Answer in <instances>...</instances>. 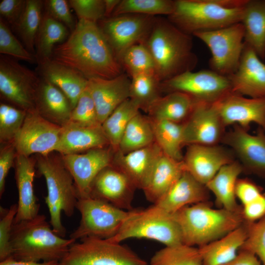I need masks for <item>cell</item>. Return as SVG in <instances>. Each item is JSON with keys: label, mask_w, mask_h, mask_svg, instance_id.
I'll list each match as a JSON object with an SVG mask.
<instances>
[{"label": "cell", "mask_w": 265, "mask_h": 265, "mask_svg": "<svg viewBox=\"0 0 265 265\" xmlns=\"http://www.w3.org/2000/svg\"><path fill=\"white\" fill-rule=\"evenodd\" d=\"M36 165L47 185V194L44 199L50 216V223L54 232L64 238L66 230L62 222L61 213L72 216L78 199L73 178L62 158L40 155Z\"/></svg>", "instance_id": "6"}, {"label": "cell", "mask_w": 265, "mask_h": 265, "mask_svg": "<svg viewBox=\"0 0 265 265\" xmlns=\"http://www.w3.org/2000/svg\"><path fill=\"white\" fill-rule=\"evenodd\" d=\"M78 20L98 23L105 18L104 0H70Z\"/></svg>", "instance_id": "48"}, {"label": "cell", "mask_w": 265, "mask_h": 265, "mask_svg": "<svg viewBox=\"0 0 265 265\" xmlns=\"http://www.w3.org/2000/svg\"><path fill=\"white\" fill-rule=\"evenodd\" d=\"M185 171L183 160H174L162 153L142 189L146 199L153 204H156Z\"/></svg>", "instance_id": "29"}, {"label": "cell", "mask_w": 265, "mask_h": 265, "mask_svg": "<svg viewBox=\"0 0 265 265\" xmlns=\"http://www.w3.org/2000/svg\"><path fill=\"white\" fill-rule=\"evenodd\" d=\"M59 265H149L132 249L109 239L86 237L75 242Z\"/></svg>", "instance_id": "8"}, {"label": "cell", "mask_w": 265, "mask_h": 265, "mask_svg": "<svg viewBox=\"0 0 265 265\" xmlns=\"http://www.w3.org/2000/svg\"><path fill=\"white\" fill-rule=\"evenodd\" d=\"M151 121L155 142L162 153L174 160H183L182 149L185 145L183 123L163 120Z\"/></svg>", "instance_id": "36"}, {"label": "cell", "mask_w": 265, "mask_h": 265, "mask_svg": "<svg viewBox=\"0 0 265 265\" xmlns=\"http://www.w3.org/2000/svg\"><path fill=\"white\" fill-rule=\"evenodd\" d=\"M35 110L46 120L62 127L70 122L73 108L59 88L40 77L36 92Z\"/></svg>", "instance_id": "27"}, {"label": "cell", "mask_w": 265, "mask_h": 265, "mask_svg": "<svg viewBox=\"0 0 265 265\" xmlns=\"http://www.w3.org/2000/svg\"><path fill=\"white\" fill-rule=\"evenodd\" d=\"M161 81L155 73H144L131 77L130 99L135 102L140 109L147 112L160 96Z\"/></svg>", "instance_id": "39"}, {"label": "cell", "mask_w": 265, "mask_h": 265, "mask_svg": "<svg viewBox=\"0 0 265 265\" xmlns=\"http://www.w3.org/2000/svg\"><path fill=\"white\" fill-rule=\"evenodd\" d=\"M27 112L11 104H0V141L13 142L21 129Z\"/></svg>", "instance_id": "43"}, {"label": "cell", "mask_w": 265, "mask_h": 265, "mask_svg": "<svg viewBox=\"0 0 265 265\" xmlns=\"http://www.w3.org/2000/svg\"><path fill=\"white\" fill-rule=\"evenodd\" d=\"M225 127L238 125L248 130L256 123L265 131V97L246 98L231 93L216 103Z\"/></svg>", "instance_id": "20"}, {"label": "cell", "mask_w": 265, "mask_h": 265, "mask_svg": "<svg viewBox=\"0 0 265 265\" xmlns=\"http://www.w3.org/2000/svg\"><path fill=\"white\" fill-rule=\"evenodd\" d=\"M229 78L233 93L253 98L265 97V63L245 42L238 67Z\"/></svg>", "instance_id": "21"}, {"label": "cell", "mask_w": 265, "mask_h": 265, "mask_svg": "<svg viewBox=\"0 0 265 265\" xmlns=\"http://www.w3.org/2000/svg\"><path fill=\"white\" fill-rule=\"evenodd\" d=\"M0 265H59V262L57 261L41 262L25 261L18 260L10 257L0 261Z\"/></svg>", "instance_id": "55"}, {"label": "cell", "mask_w": 265, "mask_h": 265, "mask_svg": "<svg viewBox=\"0 0 265 265\" xmlns=\"http://www.w3.org/2000/svg\"><path fill=\"white\" fill-rule=\"evenodd\" d=\"M173 214L180 228L182 242L192 246L219 239L244 221L242 210L214 209L209 201L185 207Z\"/></svg>", "instance_id": "4"}, {"label": "cell", "mask_w": 265, "mask_h": 265, "mask_svg": "<svg viewBox=\"0 0 265 265\" xmlns=\"http://www.w3.org/2000/svg\"><path fill=\"white\" fill-rule=\"evenodd\" d=\"M196 103L185 93L172 92L160 96L150 107L147 113L153 121L183 123L191 113Z\"/></svg>", "instance_id": "33"}, {"label": "cell", "mask_w": 265, "mask_h": 265, "mask_svg": "<svg viewBox=\"0 0 265 265\" xmlns=\"http://www.w3.org/2000/svg\"><path fill=\"white\" fill-rule=\"evenodd\" d=\"M40 77L59 88L69 100L73 109L87 88L88 80L79 72L52 60L38 64Z\"/></svg>", "instance_id": "28"}, {"label": "cell", "mask_w": 265, "mask_h": 265, "mask_svg": "<svg viewBox=\"0 0 265 265\" xmlns=\"http://www.w3.org/2000/svg\"><path fill=\"white\" fill-rule=\"evenodd\" d=\"M44 3V1L41 0H26L24 12L14 28L24 46L34 55L36 37L43 15Z\"/></svg>", "instance_id": "38"}, {"label": "cell", "mask_w": 265, "mask_h": 265, "mask_svg": "<svg viewBox=\"0 0 265 265\" xmlns=\"http://www.w3.org/2000/svg\"><path fill=\"white\" fill-rule=\"evenodd\" d=\"M209 191L205 185L185 171L167 193L154 205L174 214L190 205L209 201Z\"/></svg>", "instance_id": "26"}, {"label": "cell", "mask_w": 265, "mask_h": 265, "mask_svg": "<svg viewBox=\"0 0 265 265\" xmlns=\"http://www.w3.org/2000/svg\"><path fill=\"white\" fill-rule=\"evenodd\" d=\"M69 1L66 0L44 1L45 12L57 21L63 24L72 32L76 24L69 8Z\"/></svg>", "instance_id": "49"}, {"label": "cell", "mask_w": 265, "mask_h": 265, "mask_svg": "<svg viewBox=\"0 0 265 265\" xmlns=\"http://www.w3.org/2000/svg\"><path fill=\"white\" fill-rule=\"evenodd\" d=\"M244 31V42L262 59L265 58V0H247L240 22Z\"/></svg>", "instance_id": "32"}, {"label": "cell", "mask_w": 265, "mask_h": 265, "mask_svg": "<svg viewBox=\"0 0 265 265\" xmlns=\"http://www.w3.org/2000/svg\"><path fill=\"white\" fill-rule=\"evenodd\" d=\"M17 153L13 142L1 144L0 150V196L5 188L6 178L15 163Z\"/></svg>", "instance_id": "50"}, {"label": "cell", "mask_w": 265, "mask_h": 265, "mask_svg": "<svg viewBox=\"0 0 265 265\" xmlns=\"http://www.w3.org/2000/svg\"><path fill=\"white\" fill-rule=\"evenodd\" d=\"M109 146L101 126L86 127L69 122L62 127L55 151L61 155H67Z\"/></svg>", "instance_id": "25"}, {"label": "cell", "mask_w": 265, "mask_h": 265, "mask_svg": "<svg viewBox=\"0 0 265 265\" xmlns=\"http://www.w3.org/2000/svg\"><path fill=\"white\" fill-rule=\"evenodd\" d=\"M221 265H262L258 257L252 253L239 250L236 256Z\"/></svg>", "instance_id": "54"}, {"label": "cell", "mask_w": 265, "mask_h": 265, "mask_svg": "<svg viewBox=\"0 0 265 265\" xmlns=\"http://www.w3.org/2000/svg\"><path fill=\"white\" fill-rule=\"evenodd\" d=\"M76 241L53 231L44 214L14 223L10 245L12 257L32 262L60 261Z\"/></svg>", "instance_id": "3"}, {"label": "cell", "mask_w": 265, "mask_h": 265, "mask_svg": "<svg viewBox=\"0 0 265 265\" xmlns=\"http://www.w3.org/2000/svg\"><path fill=\"white\" fill-rule=\"evenodd\" d=\"M136 189L129 178L112 164L96 176L92 185L90 196L120 209L131 211Z\"/></svg>", "instance_id": "18"}, {"label": "cell", "mask_w": 265, "mask_h": 265, "mask_svg": "<svg viewBox=\"0 0 265 265\" xmlns=\"http://www.w3.org/2000/svg\"><path fill=\"white\" fill-rule=\"evenodd\" d=\"M185 145H215L221 142L226 127L220 117L216 103L196 102L184 122Z\"/></svg>", "instance_id": "16"}, {"label": "cell", "mask_w": 265, "mask_h": 265, "mask_svg": "<svg viewBox=\"0 0 265 265\" xmlns=\"http://www.w3.org/2000/svg\"><path fill=\"white\" fill-rule=\"evenodd\" d=\"M247 0H176L168 20L189 35L240 23Z\"/></svg>", "instance_id": "5"}, {"label": "cell", "mask_w": 265, "mask_h": 265, "mask_svg": "<svg viewBox=\"0 0 265 265\" xmlns=\"http://www.w3.org/2000/svg\"><path fill=\"white\" fill-rule=\"evenodd\" d=\"M118 60L131 77L141 74L156 73L153 57L144 43L129 47L119 56Z\"/></svg>", "instance_id": "41"}, {"label": "cell", "mask_w": 265, "mask_h": 265, "mask_svg": "<svg viewBox=\"0 0 265 265\" xmlns=\"http://www.w3.org/2000/svg\"><path fill=\"white\" fill-rule=\"evenodd\" d=\"M244 220L247 222H256L265 216V192L251 202L242 206Z\"/></svg>", "instance_id": "53"}, {"label": "cell", "mask_w": 265, "mask_h": 265, "mask_svg": "<svg viewBox=\"0 0 265 265\" xmlns=\"http://www.w3.org/2000/svg\"><path fill=\"white\" fill-rule=\"evenodd\" d=\"M144 44L153 57L156 73L161 82L192 71L197 65L191 35L168 20L156 18Z\"/></svg>", "instance_id": "2"}, {"label": "cell", "mask_w": 265, "mask_h": 265, "mask_svg": "<svg viewBox=\"0 0 265 265\" xmlns=\"http://www.w3.org/2000/svg\"><path fill=\"white\" fill-rule=\"evenodd\" d=\"M156 18L128 14L104 18L97 24L118 59L129 47L145 42Z\"/></svg>", "instance_id": "13"}, {"label": "cell", "mask_w": 265, "mask_h": 265, "mask_svg": "<svg viewBox=\"0 0 265 265\" xmlns=\"http://www.w3.org/2000/svg\"><path fill=\"white\" fill-rule=\"evenodd\" d=\"M175 6V0H121L111 17L128 14L168 16Z\"/></svg>", "instance_id": "42"}, {"label": "cell", "mask_w": 265, "mask_h": 265, "mask_svg": "<svg viewBox=\"0 0 265 265\" xmlns=\"http://www.w3.org/2000/svg\"><path fill=\"white\" fill-rule=\"evenodd\" d=\"M62 127L41 116L36 110L27 112L23 125L13 142L17 154L47 156L55 151Z\"/></svg>", "instance_id": "14"}, {"label": "cell", "mask_w": 265, "mask_h": 265, "mask_svg": "<svg viewBox=\"0 0 265 265\" xmlns=\"http://www.w3.org/2000/svg\"><path fill=\"white\" fill-rule=\"evenodd\" d=\"M51 60L87 79H111L123 68L97 23L78 20L67 39L54 48Z\"/></svg>", "instance_id": "1"}, {"label": "cell", "mask_w": 265, "mask_h": 265, "mask_svg": "<svg viewBox=\"0 0 265 265\" xmlns=\"http://www.w3.org/2000/svg\"><path fill=\"white\" fill-rule=\"evenodd\" d=\"M26 0H1L0 15L14 28L18 24L25 7Z\"/></svg>", "instance_id": "51"}, {"label": "cell", "mask_w": 265, "mask_h": 265, "mask_svg": "<svg viewBox=\"0 0 265 265\" xmlns=\"http://www.w3.org/2000/svg\"><path fill=\"white\" fill-rule=\"evenodd\" d=\"M40 77L37 73L6 55L0 56V94L9 104L26 112L35 110Z\"/></svg>", "instance_id": "12"}, {"label": "cell", "mask_w": 265, "mask_h": 265, "mask_svg": "<svg viewBox=\"0 0 265 265\" xmlns=\"http://www.w3.org/2000/svg\"><path fill=\"white\" fill-rule=\"evenodd\" d=\"M162 152L154 142L126 154L114 152L112 164L123 172L136 189H143Z\"/></svg>", "instance_id": "23"}, {"label": "cell", "mask_w": 265, "mask_h": 265, "mask_svg": "<svg viewBox=\"0 0 265 265\" xmlns=\"http://www.w3.org/2000/svg\"><path fill=\"white\" fill-rule=\"evenodd\" d=\"M149 265H203L198 247L180 243L157 251Z\"/></svg>", "instance_id": "40"}, {"label": "cell", "mask_w": 265, "mask_h": 265, "mask_svg": "<svg viewBox=\"0 0 265 265\" xmlns=\"http://www.w3.org/2000/svg\"><path fill=\"white\" fill-rule=\"evenodd\" d=\"M139 109L138 105L129 98L120 105L102 124V130L114 152L118 150L128 124Z\"/></svg>", "instance_id": "37"}, {"label": "cell", "mask_w": 265, "mask_h": 265, "mask_svg": "<svg viewBox=\"0 0 265 265\" xmlns=\"http://www.w3.org/2000/svg\"><path fill=\"white\" fill-rule=\"evenodd\" d=\"M88 88L94 100L101 124L122 103L130 98L131 80L122 73L111 79H88Z\"/></svg>", "instance_id": "22"}, {"label": "cell", "mask_w": 265, "mask_h": 265, "mask_svg": "<svg viewBox=\"0 0 265 265\" xmlns=\"http://www.w3.org/2000/svg\"><path fill=\"white\" fill-rule=\"evenodd\" d=\"M183 162L186 171L206 185L223 166L234 161L230 152L215 145H188Z\"/></svg>", "instance_id": "19"}, {"label": "cell", "mask_w": 265, "mask_h": 265, "mask_svg": "<svg viewBox=\"0 0 265 265\" xmlns=\"http://www.w3.org/2000/svg\"><path fill=\"white\" fill-rule=\"evenodd\" d=\"M243 170L241 163L234 160L221 167L206 185L214 194L219 208L234 212L242 210L237 202L236 186L238 176Z\"/></svg>", "instance_id": "31"}, {"label": "cell", "mask_w": 265, "mask_h": 265, "mask_svg": "<svg viewBox=\"0 0 265 265\" xmlns=\"http://www.w3.org/2000/svg\"><path fill=\"white\" fill-rule=\"evenodd\" d=\"M76 209L80 213V220L69 237L76 241L86 237L112 238L131 212L91 196L78 199Z\"/></svg>", "instance_id": "9"}, {"label": "cell", "mask_w": 265, "mask_h": 265, "mask_svg": "<svg viewBox=\"0 0 265 265\" xmlns=\"http://www.w3.org/2000/svg\"><path fill=\"white\" fill-rule=\"evenodd\" d=\"M222 143L232 148L241 161L243 170L259 176H265V131L259 127L256 134L235 125L225 132Z\"/></svg>", "instance_id": "17"}, {"label": "cell", "mask_w": 265, "mask_h": 265, "mask_svg": "<svg viewBox=\"0 0 265 265\" xmlns=\"http://www.w3.org/2000/svg\"><path fill=\"white\" fill-rule=\"evenodd\" d=\"M161 92H180L196 102L215 104L232 92L229 77L211 70L187 71L161 82Z\"/></svg>", "instance_id": "11"}, {"label": "cell", "mask_w": 265, "mask_h": 265, "mask_svg": "<svg viewBox=\"0 0 265 265\" xmlns=\"http://www.w3.org/2000/svg\"><path fill=\"white\" fill-rule=\"evenodd\" d=\"M263 193V189L251 180L238 179L236 186V195L242 206L253 201Z\"/></svg>", "instance_id": "52"}, {"label": "cell", "mask_w": 265, "mask_h": 265, "mask_svg": "<svg viewBox=\"0 0 265 265\" xmlns=\"http://www.w3.org/2000/svg\"><path fill=\"white\" fill-rule=\"evenodd\" d=\"M114 153L109 146L80 154L61 155L73 178L78 199L90 196L94 179L103 169L112 165Z\"/></svg>", "instance_id": "15"}, {"label": "cell", "mask_w": 265, "mask_h": 265, "mask_svg": "<svg viewBox=\"0 0 265 265\" xmlns=\"http://www.w3.org/2000/svg\"><path fill=\"white\" fill-rule=\"evenodd\" d=\"M132 238L157 241L165 246L182 242L179 226L173 214L153 205L144 209H132L118 233L109 238L121 243Z\"/></svg>", "instance_id": "7"}, {"label": "cell", "mask_w": 265, "mask_h": 265, "mask_svg": "<svg viewBox=\"0 0 265 265\" xmlns=\"http://www.w3.org/2000/svg\"><path fill=\"white\" fill-rule=\"evenodd\" d=\"M193 35L204 42L211 52L210 70L227 77L236 71L244 44V31L241 23L196 32Z\"/></svg>", "instance_id": "10"}, {"label": "cell", "mask_w": 265, "mask_h": 265, "mask_svg": "<svg viewBox=\"0 0 265 265\" xmlns=\"http://www.w3.org/2000/svg\"><path fill=\"white\" fill-rule=\"evenodd\" d=\"M247 223V237L240 250L252 253L262 265H265V216L256 222Z\"/></svg>", "instance_id": "46"}, {"label": "cell", "mask_w": 265, "mask_h": 265, "mask_svg": "<svg viewBox=\"0 0 265 265\" xmlns=\"http://www.w3.org/2000/svg\"><path fill=\"white\" fill-rule=\"evenodd\" d=\"M17 212V204L9 209L0 207V260L12 257L10 238L12 226Z\"/></svg>", "instance_id": "47"}, {"label": "cell", "mask_w": 265, "mask_h": 265, "mask_svg": "<svg viewBox=\"0 0 265 265\" xmlns=\"http://www.w3.org/2000/svg\"><path fill=\"white\" fill-rule=\"evenodd\" d=\"M120 1L121 0H104L105 18H108L111 16Z\"/></svg>", "instance_id": "56"}, {"label": "cell", "mask_w": 265, "mask_h": 265, "mask_svg": "<svg viewBox=\"0 0 265 265\" xmlns=\"http://www.w3.org/2000/svg\"><path fill=\"white\" fill-rule=\"evenodd\" d=\"M0 53L28 62L36 61L35 55L18 40L1 18H0Z\"/></svg>", "instance_id": "44"}, {"label": "cell", "mask_w": 265, "mask_h": 265, "mask_svg": "<svg viewBox=\"0 0 265 265\" xmlns=\"http://www.w3.org/2000/svg\"><path fill=\"white\" fill-rule=\"evenodd\" d=\"M69 122L86 127L101 126L88 86L80 96L73 109Z\"/></svg>", "instance_id": "45"}, {"label": "cell", "mask_w": 265, "mask_h": 265, "mask_svg": "<svg viewBox=\"0 0 265 265\" xmlns=\"http://www.w3.org/2000/svg\"><path fill=\"white\" fill-rule=\"evenodd\" d=\"M14 163L18 201L14 223H17L37 215L40 205L33 188L35 162L29 157L17 154Z\"/></svg>", "instance_id": "24"}, {"label": "cell", "mask_w": 265, "mask_h": 265, "mask_svg": "<svg viewBox=\"0 0 265 265\" xmlns=\"http://www.w3.org/2000/svg\"><path fill=\"white\" fill-rule=\"evenodd\" d=\"M154 142L151 120L149 116L142 115L139 112L128 124L117 151L126 154L145 147Z\"/></svg>", "instance_id": "35"}, {"label": "cell", "mask_w": 265, "mask_h": 265, "mask_svg": "<svg viewBox=\"0 0 265 265\" xmlns=\"http://www.w3.org/2000/svg\"><path fill=\"white\" fill-rule=\"evenodd\" d=\"M248 234L246 221L222 238L200 247L203 265H221L234 258Z\"/></svg>", "instance_id": "30"}, {"label": "cell", "mask_w": 265, "mask_h": 265, "mask_svg": "<svg viewBox=\"0 0 265 265\" xmlns=\"http://www.w3.org/2000/svg\"><path fill=\"white\" fill-rule=\"evenodd\" d=\"M68 28L45 12L35 42L36 61L38 64L52 59L53 50L68 37Z\"/></svg>", "instance_id": "34"}]
</instances>
